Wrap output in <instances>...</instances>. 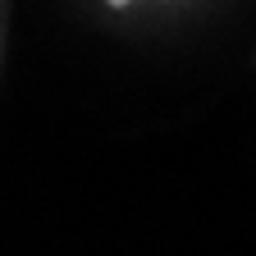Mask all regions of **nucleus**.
Listing matches in <instances>:
<instances>
[{"label":"nucleus","instance_id":"nucleus-1","mask_svg":"<svg viewBox=\"0 0 256 256\" xmlns=\"http://www.w3.org/2000/svg\"><path fill=\"white\" fill-rule=\"evenodd\" d=\"M106 10H128V5H138V0H101Z\"/></svg>","mask_w":256,"mask_h":256}]
</instances>
